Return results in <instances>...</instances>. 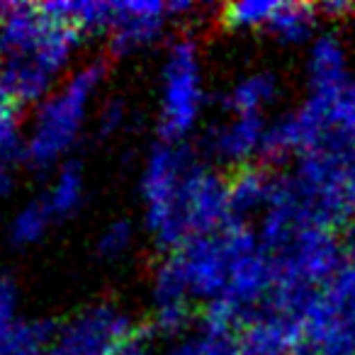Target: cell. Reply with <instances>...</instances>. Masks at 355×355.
Masks as SVG:
<instances>
[{
	"instance_id": "cell-6",
	"label": "cell",
	"mask_w": 355,
	"mask_h": 355,
	"mask_svg": "<svg viewBox=\"0 0 355 355\" xmlns=\"http://www.w3.org/2000/svg\"><path fill=\"white\" fill-rule=\"evenodd\" d=\"M137 334V326L122 309L95 304L56 329L51 355H117Z\"/></svg>"
},
{
	"instance_id": "cell-18",
	"label": "cell",
	"mask_w": 355,
	"mask_h": 355,
	"mask_svg": "<svg viewBox=\"0 0 355 355\" xmlns=\"http://www.w3.org/2000/svg\"><path fill=\"white\" fill-rule=\"evenodd\" d=\"M275 8L277 3L270 0H243L224 8L219 12V20L229 30H266Z\"/></svg>"
},
{
	"instance_id": "cell-19",
	"label": "cell",
	"mask_w": 355,
	"mask_h": 355,
	"mask_svg": "<svg viewBox=\"0 0 355 355\" xmlns=\"http://www.w3.org/2000/svg\"><path fill=\"white\" fill-rule=\"evenodd\" d=\"M134 243V227L127 219H114L100 232L98 236V256L107 263H114L129 253Z\"/></svg>"
},
{
	"instance_id": "cell-5",
	"label": "cell",
	"mask_w": 355,
	"mask_h": 355,
	"mask_svg": "<svg viewBox=\"0 0 355 355\" xmlns=\"http://www.w3.org/2000/svg\"><path fill=\"white\" fill-rule=\"evenodd\" d=\"M302 329L316 355H355V251L309 306Z\"/></svg>"
},
{
	"instance_id": "cell-1",
	"label": "cell",
	"mask_w": 355,
	"mask_h": 355,
	"mask_svg": "<svg viewBox=\"0 0 355 355\" xmlns=\"http://www.w3.org/2000/svg\"><path fill=\"white\" fill-rule=\"evenodd\" d=\"M83 32L46 6H6L0 12V78L17 105H40L83 42Z\"/></svg>"
},
{
	"instance_id": "cell-9",
	"label": "cell",
	"mask_w": 355,
	"mask_h": 355,
	"mask_svg": "<svg viewBox=\"0 0 355 355\" xmlns=\"http://www.w3.org/2000/svg\"><path fill=\"white\" fill-rule=\"evenodd\" d=\"M268 122L263 117H229L207 137V151L217 161L232 166H248L253 156H263Z\"/></svg>"
},
{
	"instance_id": "cell-15",
	"label": "cell",
	"mask_w": 355,
	"mask_h": 355,
	"mask_svg": "<svg viewBox=\"0 0 355 355\" xmlns=\"http://www.w3.org/2000/svg\"><path fill=\"white\" fill-rule=\"evenodd\" d=\"M83 195H85L83 168L76 161H66L56 168V175L51 178L49 188L44 190V195L40 200L56 224L73 217L78 212L80 205H83Z\"/></svg>"
},
{
	"instance_id": "cell-12",
	"label": "cell",
	"mask_w": 355,
	"mask_h": 355,
	"mask_svg": "<svg viewBox=\"0 0 355 355\" xmlns=\"http://www.w3.org/2000/svg\"><path fill=\"white\" fill-rule=\"evenodd\" d=\"M20 105L0 78V198H6L15 185V166L25 161V137L20 132Z\"/></svg>"
},
{
	"instance_id": "cell-3",
	"label": "cell",
	"mask_w": 355,
	"mask_h": 355,
	"mask_svg": "<svg viewBox=\"0 0 355 355\" xmlns=\"http://www.w3.org/2000/svg\"><path fill=\"white\" fill-rule=\"evenodd\" d=\"M195 156L180 144L161 141L148 151L141 175V200L146 227L163 248L185 246L183 229L178 224V198Z\"/></svg>"
},
{
	"instance_id": "cell-17",
	"label": "cell",
	"mask_w": 355,
	"mask_h": 355,
	"mask_svg": "<svg viewBox=\"0 0 355 355\" xmlns=\"http://www.w3.org/2000/svg\"><path fill=\"white\" fill-rule=\"evenodd\" d=\"M54 219L49 217L46 207L42 200H32L25 207L17 209V214L10 222V241L15 246H32V243L42 241L49 232Z\"/></svg>"
},
{
	"instance_id": "cell-14",
	"label": "cell",
	"mask_w": 355,
	"mask_h": 355,
	"mask_svg": "<svg viewBox=\"0 0 355 355\" xmlns=\"http://www.w3.org/2000/svg\"><path fill=\"white\" fill-rule=\"evenodd\" d=\"M266 32L285 46L311 44L319 37V8L306 3H277Z\"/></svg>"
},
{
	"instance_id": "cell-22",
	"label": "cell",
	"mask_w": 355,
	"mask_h": 355,
	"mask_svg": "<svg viewBox=\"0 0 355 355\" xmlns=\"http://www.w3.org/2000/svg\"><path fill=\"white\" fill-rule=\"evenodd\" d=\"M117 355H148V348H146V343H144L141 334H137L129 343H124Z\"/></svg>"
},
{
	"instance_id": "cell-20",
	"label": "cell",
	"mask_w": 355,
	"mask_h": 355,
	"mask_svg": "<svg viewBox=\"0 0 355 355\" xmlns=\"http://www.w3.org/2000/svg\"><path fill=\"white\" fill-rule=\"evenodd\" d=\"M17 321V287L8 277H0V336H6Z\"/></svg>"
},
{
	"instance_id": "cell-7",
	"label": "cell",
	"mask_w": 355,
	"mask_h": 355,
	"mask_svg": "<svg viewBox=\"0 0 355 355\" xmlns=\"http://www.w3.org/2000/svg\"><path fill=\"white\" fill-rule=\"evenodd\" d=\"M173 15H178L175 3H151V0L114 3L112 25L107 32L110 46L117 56L137 54L163 35Z\"/></svg>"
},
{
	"instance_id": "cell-13",
	"label": "cell",
	"mask_w": 355,
	"mask_h": 355,
	"mask_svg": "<svg viewBox=\"0 0 355 355\" xmlns=\"http://www.w3.org/2000/svg\"><path fill=\"white\" fill-rule=\"evenodd\" d=\"M280 80L270 71H256L239 78L224 95V110L232 117H263L277 100Z\"/></svg>"
},
{
	"instance_id": "cell-16",
	"label": "cell",
	"mask_w": 355,
	"mask_h": 355,
	"mask_svg": "<svg viewBox=\"0 0 355 355\" xmlns=\"http://www.w3.org/2000/svg\"><path fill=\"white\" fill-rule=\"evenodd\" d=\"M168 355H239V331L205 316V326L180 336Z\"/></svg>"
},
{
	"instance_id": "cell-11",
	"label": "cell",
	"mask_w": 355,
	"mask_h": 355,
	"mask_svg": "<svg viewBox=\"0 0 355 355\" xmlns=\"http://www.w3.org/2000/svg\"><path fill=\"white\" fill-rule=\"evenodd\" d=\"M275 193V180L268 178L261 168L243 166L229 178V205H232V224H243L256 212H266Z\"/></svg>"
},
{
	"instance_id": "cell-21",
	"label": "cell",
	"mask_w": 355,
	"mask_h": 355,
	"mask_svg": "<svg viewBox=\"0 0 355 355\" xmlns=\"http://www.w3.org/2000/svg\"><path fill=\"white\" fill-rule=\"evenodd\" d=\"M124 119H127V107H124L119 100H110L105 103V107L100 110L98 117V134L100 137H110V134H117L122 129Z\"/></svg>"
},
{
	"instance_id": "cell-8",
	"label": "cell",
	"mask_w": 355,
	"mask_h": 355,
	"mask_svg": "<svg viewBox=\"0 0 355 355\" xmlns=\"http://www.w3.org/2000/svg\"><path fill=\"white\" fill-rule=\"evenodd\" d=\"M153 319H156V329L161 331H183L190 316V287L185 282L183 268L178 263V258L168 256L161 261L153 275Z\"/></svg>"
},
{
	"instance_id": "cell-4",
	"label": "cell",
	"mask_w": 355,
	"mask_h": 355,
	"mask_svg": "<svg viewBox=\"0 0 355 355\" xmlns=\"http://www.w3.org/2000/svg\"><path fill=\"white\" fill-rule=\"evenodd\" d=\"M205 85L200 49L193 40H180L168 49L161 71V114L158 132L163 141L178 144L198 124L202 114Z\"/></svg>"
},
{
	"instance_id": "cell-10",
	"label": "cell",
	"mask_w": 355,
	"mask_h": 355,
	"mask_svg": "<svg viewBox=\"0 0 355 355\" xmlns=\"http://www.w3.org/2000/svg\"><path fill=\"white\" fill-rule=\"evenodd\" d=\"M306 78H309V95H336L353 83L348 71V54L338 37L319 35L311 42L306 56Z\"/></svg>"
},
{
	"instance_id": "cell-2",
	"label": "cell",
	"mask_w": 355,
	"mask_h": 355,
	"mask_svg": "<svg viewBox=\"0 0 355 355\" xmlns=\"http://www.w3.org/2000/svg\"><path fill=\"white\" fill-rule=\"evenodd\" d=\"M105 80L103 61H90L56 85L40 105L25 134V163L37 171L59 168L76 146L88 119L90 105Z\"/></svg>"
}]
</instances>
